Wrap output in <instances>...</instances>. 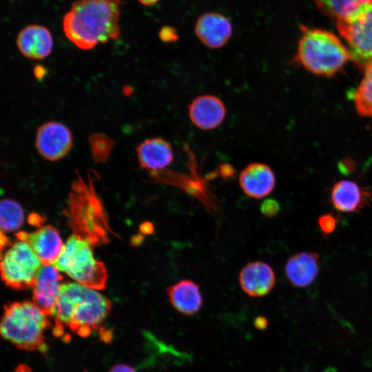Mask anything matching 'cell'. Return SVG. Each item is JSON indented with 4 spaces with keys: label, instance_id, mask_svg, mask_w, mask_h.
Returning <instances> with one entry per match:
<instances>
[{
    "label": "cell",
    "instance_id": "1",
    "mask_svg": "<svg viewBox=\"0 0 372 372\" xmlns=\"http://www.w3.org/2000/svg\"><path fill=\"white\" fill-rule=\"evenodd\" d=\"M115 1L77 0L63 19L66 37L77 48L90 50L120 34V5Z\"/></svg>",
    "mask_w": 372,
    "mask_h": 372
},
{
    "label": "cell",
    "instance_id": "2",
    "mask_svg": "<svg viewBox=\"0 0 372 372\" xmlns=\"http://www.w3.org/2000/svg\"><path fill=\"white\" fill-rule=\"evenodd\" d=\"M111 307L110 300L95 289L78 282L63 283L52 316L54 333L61 336L66 328L87 337L101 328Z\"/></svg>",
    "mask_w": 372,
    "mask_h": 372
},
{
    "label": "cell",
    "instance_id": "3",
    "mask_svg": "<svg viewBox=\"0 0 372 372\" xmlns=\"http://www.w3.org/2000/svg\"><path fill=\"white\" fill-rule=\"evenodd\" d=\"M90 172L87 182L76 173L65 214L72 234L88 240L95 246L108 242L110 229L106 212L93 185L94 171Z\"/></svg>",
    "mask_w": 372,
    "mask_h": 372
},
{
    "label": "cell",
    "instance_id": "4",
    "mask_svg": "<svg viewBox=\"0 0 372 372\" xmlns=\"http://www.w3.org/2000/svg\"><path fill=\"white\" fill-rule=\"evenodd\" d=\"M48 317L33 302L7 304L1 322V336L20 349L44 352V333L50 324Z\"/></svg>",
    "mask_w": 372,
    "mask_h": 372
},
{
    "label": "cell",
    "instance_id": "5",
    "mask_svg": "<svg viewBox=\"0 0 372 372\" xmlns=\"http://www.w3.org/2000/svg\"><path fill=\"white\" fill-rule=\"evenodd\" d=\"M297 59L312 73L330 76L350 58L348 50L333 34L326 30L301 27Z\"/></svg>",
    "mask_w": 372,
    "mask_h": 372
},
{
    "label": "cell",
    "instance_id": "6",
    "mask_svg": "<svg viewBox=\"0 0 372 372\" xmlns=\"http://www.w3.org/2000/svg\"><path fill=\"white\" fill-rule=\"evenodd\" d=\"M94 247L88 240L72 234L54 265L76 282L93 289H102L107 273L104 264L94 258Z\"/></svg>",
    "mask_w": 372,
    "mask_h": 372
},
{
    "label": "cell",
    "instance_id": "7",
    "mask_svg": "<svg viewBox=\"0 0 372 372\" xmlns=\"http://www.w3.org/2000/svg\"><path fill=\"white\" fill-rule=\"evenodd\" d=\"M1 255V273L6 285L15 289L32 287L42 263L30 245L21 240L10 242Z\"/></svg>",
    "mask_w": 372,
    "mask_h": 372
},
{
    "label": "cell",
    "instance_id": "8",
    "mask_svg": "<svg viewBox=\"0 0 372 372\" xmlns=\"http://www.w3.org/2000/svg\"><path fill=\"white\" fill-rule=\"evenodd\" d=\"M337 28L347 43L350 58L365 67L372 59V2L353 18L338 21Z\"/></svg>",
    "mask_w": 372,
    "mask_h": 372
},
{
    "label": "cell",
    "instance_id": "9",
    "mask_svg": "<svg viewBox=\"0 0 372 372\" xmlns=\"http://www.w3.org/2000/svg\"><path fill=\"white\" fill-rule=\"evenodd\" d=\"M72 135L61 123L50 121L39 127L36 135V147L45 158L54 161L63 158L70 151Z\"/></svg>",
    "mask_w": 372,
    "mask_h": 372
},
{
    "label": "cell",
    "instance_id": "10",
    "mask_svg": "<svg viewBox=\"0 0 372 372\" xmlns=\"http://www.w3.org/2000/svg\"><path fill=\"white\" fill-rule=\"evenodd\" d=\"M63 276L54 265H42L32 287L34 304L48 316H52L59 298Z\"/></svg>",
    "mask_w": 372,
    "mask_h": 372
},
{
    "label": "cell",
    "instance_id": "11",
    "mask_svg": "<svg viewBox=\"0 0 372 372\" xmlns=\"http://www.w3.org/2000/svg\"><path fill=\"white\" fill-rule=\"evenodd\" d=\"M19 240L27 242L42 265H54L59 258L64 245L58 230L52 225L42 226L32 232L19 231Z\"/></svg>",
    "mask_w": 372,
    "mask_h": 372
},
{
    "label": "cell",
    "instance_id": "12",
    "mask_svg": "<svg viewBox=\"0 0 372 372\" xmlns=\"http://www.w3.org/2000/svg\"><path fill=\"white\" fill-rule=\"evenodd\" d=\"M188 115L198 128L211 130L218 127L225 120L226 107L216 96L204 94L194 98L188 105Z\"/></svg>",
    "mask_w": 372,
    "mask_h": 372
},
{
    "label": "cell",
    "instance_id": "13",
    "mask_svg": "<svg viewBox=\"0 0 372 372\" xmlns=\"http://www.w3.org/2000/svg\"><path fill=\"white\" fill-rule=\"evenodd\" d=\"M238 280L246 294L251 297H262L269 293L274 287L276 276L267 263L253 261L242 268Z\"/></svg>",
    "mask_w": 372,
    "mask_h": 372
},
{
    "label": "cell",
    "instance_id": "14",
    "mask_svg": "<svg viewBox=\"0 0 372 372\" xmlns=\"http://www.w3.org/2000/svg\"><path fill=\"white\" fill-rule=\"evenodd\" d=\"M194 30L200 41L212 49L224 46L232 34V25L229 19L217 12L201 15L196 23Z\"/></svg>",
    "mask_w": 372,
    "mask_h": 372
},
{
    "label": "cell",
    "instance_id": "15",
    "mask_svg": "<svg viewBox=\"0 0 372 372\" xmlns=\"http://www.w3.org/2000/svg\"><path fill=\"white\" fill-rule=\"evenodd\" d=\"M238 181L245 194L260 199L271 193L275 187L276 177L269 165L262 163H251L240 172Z\"/></svg>",
    "mask_w": 372,
    "mask_h": 372
},
{
    "label": "cell",
    "instance_id": "16",
    "mask_svg": "<svg viewBox=\"0 0 372 372\" xmlns=\"http://www.w3.org/2000/svg\"><path fill=\"white\" fill-rule=\"evenodd\" d=\"M17 45L24 56L41 60L48 56L52 52L53 39L47 28L36 24L30 25L19 32Z\"/></svg>",
    "mask_w": 372,
    "mask_h": 372
},
{
    "label": "cell",
    "instance_id": "17",
    "mask_svg": "<svg viewBox=\"0 0 372 372\" xmlns=\"http://www.w3.org/2000/svg\"><path fill=\"white\" fill-rule=\"evenodd\" d=\"M140 166L151 172H157L168 167L174 161L171 144L161 137L144 140L136 147Z\"/></svg>",
    "mask_w": 372,
    "mask_h": 372
},
{
    "label": "cell",
    "instance_id": "18",
    "mask_svg": "<svg viewBox=\"0 0 372 372\" xmlns=\"http://www.w3.org/2000/svg\"><path fill=\"white\" fill-rule=\"evenodd\" d=\"M319 256L314 252H300L290 257L285 272L289 281L296 287H306L313 282L319 272Z\"/></svg>",
    "mask_w": 372,
    "mask_h": 372
},
{
    "label": "cell",
    "instance_id": "19",
    "mask_svg": "<svg viewBox=\"0 0 372 372\" xmlns=\"http://www.w3.org/2000/svg\"><path fill=\"white\" fill-rule=\"evenodd\" d=\"M171 305L178 312L192 316L203 305V297L197 283L188 279L180 280L166 289Z\"/></svg>",
    "mask_w": 372,
    "mask_h": 372
},
{
    "label": "cell",
    "instance_id": "20",
    "mask_svg": "<svg viewBox=\"0 0 372 372\" xmlns=\"http://www.w3.org/2000/svg\"><path fill=\"white\" fill-rule=\"evenodd\" d=\"M368 197L369 194L349 180L338 181L331 192L332 205L335 209L344 213L358 211L364 207Z\"/></svg>",
    "mask_w": 372,
    "mask_h": 372
},
{
    "label": "cell",
    "instance_id": "21",
    "mask_svg": "<svg viewBox=\"0 0 372 372\" xmlns=\"http://www.w3.org/2000/svg\"><path fill=\"white\" fill-rule=\"evenodd\" d=\"M318 8L336 21L349 20L372 0H314Z\"/></svg>",
    "mask_w": 372,
    "mask_h": 372
},
{
    "label": "cell",
    "instance_id": "22",
    "mask_svg": "<svg viewBox=\"0 0 372 372\" xmlns=\"http://www.w3.org/2000/svg\"><path fill=\"white\" fill-rule=\"evenodd\" d=\"M364 68V76L354 93L353 100L360 115L372 116V59Z\"/></svg>",
    "mask_w": 372,
    "mask_h": 372
},
{
    "label": "cell",
    "instance_id": "23",
    "mask_svg": "<svg viewBox=\"0 0 372 372\" xmlns=\"http://www.w3.org/2000/svg\"><path fill=\"white\" fill-rule=\"evenodd\" d=\"M24 219L21 206L11 199H3L0 206V225L1 231H12L21 227Z\"/></svg>",
    "mask_w": 372,
    "mask_h": 372
},
{
    "label": "cell",
    "instance_id": "24",
    "mask_svg": "<svg viewBox=\"0 0 372 372\" xmlns=\"http://www.w3.org/2000/svg\"><path fill=\"white\" fill-rule=\"evenodd\" d=\"M91 155L96 163H104L109 158L114 146V141L103 133H94L88 139Z\"/></svg>",
    "mask_w": 372,
    "mask_h": 372
},
{
    "label": "cell",
    "instance_id": "25",
    "mask_svg": "<svg viewBox=\"0 0 372 372\" xmlns=\"http://www.w3.org/2000/svg\"><path fill=\"white\" fill-rule=\"evenodd\" d=\"M318 223L321 231L326 235L331 234L336 227V219L331 214L320 216Z\"/></svg>",
    "mask_w": 372,
    "mask_h": 372
},
{
    "label": "cell",
    "instance_id": "26",
    "mask_svg": "<svg viewBox=\"0 0 372 372\" xmlns=\"http://www.w3.org/2000/svg\"><path fill=\"white\" fill-rule=\"evenodd\" d=\"M260 211L265 216L273 217L279 212L280 205L274 199H266L260 205Z\"/></svg>",
    "mask_w": 372,
    "mask_h": 372
},
{
    "label": "cell",
    "instance_id": "27",
    "mask_svg": "<svg viewBox=\"0 0 372 372\" xmlns=\"http://www.w3.org/2000/svg\"><path fill=\"white\" fill-rule=\"evenodd\" d=\"M159 37L164 42H173L178 39V36L174 28L164 26L159 32Z\"/></svg>",
    "mask_w": 372,
    "mask_h": 372
},
{
    "label": "cell",
    "instance_id": "28",
    "mask_svg": "<svg viewBox=\"0 0 372 372\" xmlns=\"http://www.w3.org/2000/svg\"><path fill=\"white\" fill-rule=\"evenodd\" d=\"M109 372H136L133 368L126 364L114 366Z\"/></svg>",
    "mask_w": 372,
    "mask_h": 372
},
{
    "label": "cell",
    "instance_id": "29",
    "mask_svg": "<svg viewBox=\"0 0 372 372\" xmlns=\"http://www.w3.org/2000/svg\"><path fill=\"white\" fill-rule=\"evenodd\" d=\"M141 230L143 234H149L154 231V226L151 223H144L141 227Z\"/></svg>",
    "mask_w": 372,
    "mask_h": 372
},
{
    "label": "cell",
    "instance_id": "30",
    "mask_svg": "<svg viewBox=\"0 0 372 372\" xmlns=\"http://www.w3.org/2000/svg\"><path fill=\"white\" fill-rule=\"evenodd\" d=\"M34 75L38 79H40L44 76L45 74V69L41 65H37L34 70Z\"/></svg>",
    "mask_w": 372,
    "mask_h": 372
},
{
    "label": "cell",
    "instance_id": "31",
    "mask_svg": "<svg viewBox=\"0 0 372 372\" xmlns=\"http://www.w3.org/2000/svg\"><path fill=\"white\" fill-rule=\"evenodd\" d=\"M14 372H32L30 368L25 364L18 366Z\"/></svg>",
    "mask_w": 372,
    "mask_h": 372
},
{
    "label": "cell",
    "instance_id": "32",
    "mask_svg": "<svg viewBox=\"0 0 372 372\" xmlns=\"http://www.w3.org/2000/svg\"><path fill=\"white\" fill-rule=\"evenodd\" d=\"M141 3L145 6H152L156 3L159 0H138Z\"/></svg>",
    "mask_w": 372,
    "mask_h": 372
},
{
    "label": "cell",
    "instance_id": "33",
    "mask_svg": "<svg viewBox=\"0 0 372 372\" xmlns=\"http://www.w3.org/2000/svg\"><path fill=\"white\" fill-rule=\"evenodd\" d=\"M104 1H115L120 2V3L123 2V0H104Z\"/></svg>",
    "mask_w": 372,
    "mask_h": 372
}]
</instances>
